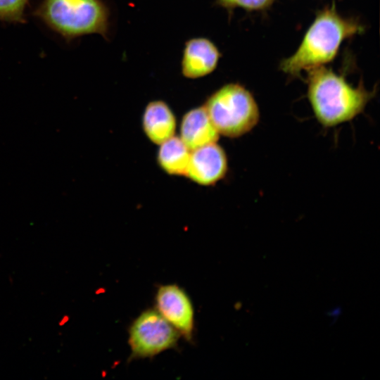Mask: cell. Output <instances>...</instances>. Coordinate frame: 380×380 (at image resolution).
<instances>
[{
  "label": "cell",
  "mask_w": 380,
  "mask_h": 380,
  "mask_svg": "<svg viewBox=\"0 0 380 380\" xmlns=\"http://www.w3.org/2000/svg\"><path fill=\"white\" fill-rule=\"evenodd\" d=\"M357 20L341 16L335 6L319 11L305 32L296 51L280 63L281 70L291 76L324 66L336 56L343 41L361 32Z\"/></svg>",
  "instance_id": "obj_1"
},
{
  "label": "cell",
  "mask_w": 380,
  "mask_h": 380,
  "mask_svg": "<svg viewBox=\"0 0 380 380\" xmlns=\"http://www.w3.org/2000/svg\"><path fill=\"white\" fill-rule=\"evenodd\" d=\"M307 96L315 117L324 127H333L362 113L374 91L353 87L343 76L324 66L308 71Z\"/></svg>",
  "instance_id": "obj_2"
},
{
  "label": "cell",
  "mask_w": 380,
  "mask_h": 380,
  "mask_svg": "<svg viewBox=\"0 0 380 380\" xmlns=\"http://www.w3.org/2000/svg\"><path fill=\"white\" fill-rule=\"evenodd\" d=\"M33 14L68 42L108 32V13L101 0H43Z\"/></svg>",
  "instance_id": "obj_3"
},
{
  "label": "cell",
  "mask_w": 380,
  "mask_h": 380,
  "mask_svg": "<svg viewBox=\"0 0 380 380\" xmlns=\"http://www.w3.org/2000/svg\"><path fill=\"white\" fill-rule=\"evenodd\" d=\"M203 107L219 134L228 138L246 134L260 119L253 96L238 83H229L218 89L208 98Z\"/></svg>",
  "instance_id": "obj_4"
},
{
  "label": "cell",
  "mask_w": 380,
  "mask_h": 380,
  "mask_svg": "<svg viewBox=\"0 0 380 380\" xmlns=\"http://www.w3.org/2000/svg\"><path fill=\"white\" fill-rule=\"evenodd\" d=\"M130 360L153 357L176 348L179 333L156 310L142 312L129 328Z\"/></svg>",
  "instance_id": "obj_5"
},
{
  "label": "cell",
  "mask_w": 380,
  "mask_h": 380,
  "mask_svg": "<svg viewBox=\"0 0 380 380\" xmlns=\"http://www.w3.org/2000/svg\"><path fill=\"white\" fill-rule=\"evenodd\" d=\"M156 310L179 333L191 341L194 330V309L187 293L177 284L160 286L155 296Z\"/></svg>",
  "instance_id": "obj_6"
},
{
  "label": "cell",
  "mask_w": 380,
  "mask_h": 380,
  "mask_svg": "<svg viewBox=\"0 0 380 380\" xmlns=\"http://www.w3.org/2000/svg\"><path fill=\"white\" fill-rule=\"evenodd\" d=\"M228 172V159L223 148L217 142L191 151L185 177L203 186L215 185Z\"/></svg>",
  "instance_id": "obj_7"
},
{
  "label": "cell",
  "mask_w": 380,
  "mask_h": 380,
  "mask_svg": "<svg viewBox=\"0 0 380 380\" xmlns=\"http://www.w3.org/2000/svg\"><path fill=\"white\" fill-rule=\"evenodd\" d=\"M220 56L216 46L206 38H194L186 43L182 62L184 77L196 79L212 72Z\"/></svg>",
  "instance_id": "obj_8"
},
{
  "label": "cell",
  "mask_w": 380,
  "mask_h": 380,
  "mask_svg": "<svg viewBox=\"0 0 380 380\" xmlns=\"http://www.w3.org/2000/svg\"><path fill=\"white\" fill-rule=\"evenodd\" d=\"M179 138L191 150L218 141L220 134L203 106L186 112L179 124Z\"/></svg>",
  "instance_id": "obj_9"
},
{
  "label": "cell",
  "mask_w": 380,
  "mask_h": 380,
  "mask_svg": "<svg viewBox=\"0 0 380 380\" xmlns=\"http://www.w3.org/2000/svg\"><path fill=\"white\" fill-rule=\"evenodd\" d=\"M141 127L148 139L159 146L175 135L177 119L167 103L162 100L150 101L141 116Z\"/></svg>",
  "instance_id": "obj_10"
},
{
  "label": "cell",
  "mask_w": 380,
  "mask_h": 380,
  "mask_svg": "<svg viewBox=\"0 0 380 380\" xmlns=\"http://www.w3.org/2000/svg\"><path fill=\"white\" fill-rule=\"evenodd\" d=\"M191 151L179 137L175 135L159 145L157 163L169 175L185 177Z\"/></svg>",
  "instance_id": "obj_11"
},
{
  "label": "cell",
  "mask_w": 380,
  "mask_h": 380,
  "mask_svg": "<svg viewBox=\"0 0 380 380\" xmlns=\"http://www.w3.org/2000/svg\"><path fill=\"white\" fill-rule=\"evenodd\" d=\"M29 0H0V20L25 23V10Z\"/></svg>",
  "instance_id": "obj_12"
},
{
  "label": "cell",
  "mask_w": 380,
  "mask_h": 380,
  "mask_svg": "<svg viewBox=\"0 0 380 380\" xmlns=\"http://www.w3.org/2000/svg\"><path fill=\"white\" fill-rule=\"evenodd\" d=\"M228 8L240 7L249 11L262 10L269 7L274 0H218Z\"/></svg>",
  "instance_id": "obj_13"
},
{
  "label": "cell",
  "mask_w": 380,
  "mask_h": 380,
  "mask_svg": "<svg viewBox=\"0 0 380 380\" xmlns=\"http://www.w3.org/2000/svg\"><path fill=\"white\" fill-rule=\"evenodd\" d=\"M70 319L68 315H64L58 322V325L62 327L65 325Z\"/></svg>",
  "instance_id": "obj_14"
}]
</instances>
